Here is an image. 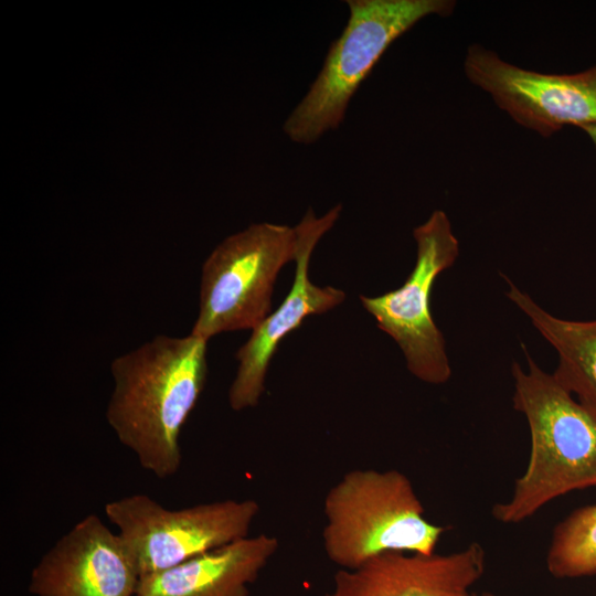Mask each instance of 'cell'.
I'll use <instances>...</instances> for the list:
<instances>
[{"label":"cell","instance_id":"obj_10","mask_svg":"<svg viewBox=\"0 0 596 596\" xmlns=\"http://www.w3.org/2000/svg\"><path fill=\"white\" fill-rule=\"evenodd\" d=\"M140 575L118 533L96 514L75 523L33 567L35 596H136Z\"/></svg>","mask_w":596,"mask_h":596},{"label":"cell","instance_id":"obj_14","mask_svg":"<svg viewBox=\"0 0 596 596\" xmlns=\"http://www.w3.org/2000/svg\"><path fill=\"white\" fill-rule=\"evenodd\" d=\"M546 567L555 578L596 575V503L573 511L554 528Z\"/></svg>","mask_w":596,"mask_h":596},{"label":"cell","instance_id":"obj_3","mask_svg":"<svg viewBox=\"0 0 596 596\" xmlns=\"http://www.w3.org/2000/svg\"><path fill=\"white\" fill-rule=\"evenodd\" d=\"M323 513L324 552L343 570L386 552L435 553L446 531L427 520L413 483L395 469L344 473L327 492Z\"/></svg>","mask_w":596,"mask_h":596},{"label":"cell","instance_id":"obj_9","mask_svg":"<svg viewBox=\"0 0 596 596\" xmlns=\"http://www.w3.org/2000/svg\"><path fill=\"white\" fill-rule=\"evenodd\" d=\"M342 205L331 207L317 216L309 207L295 226L298 236L296 270L289 294L272 311L237 350V371L228 390V404L233 411L254 407L265 391L269 362L280 341L298 329L312 315L324 313L345 299L343 290L331 286L320 287L309 278L311 254L320 238L334 225Z\"/></svg>","mask_w":596,"mask_h":596},{"label":"cell","instance_id":"obj_12","mask_svg":"<svg viewBox=\"0 0 596 596\" xmlns=\"http://www.w3.org/2000/svg\"><path fill=\"white\" fill-rule=\"evenodd\" d=\"M278 547L275 536L248 535L140 577L136 596H249L248 586Z\"/></svg>","mask_w":596,"mask_h":596},{"label":"cell","instance_id":"obj_5","mask_svg":"<svg viewBox=\"0 0 596 596\" xmlns=\"http://www.w3.org/2000/svg\"><path fill=\"white\" fill-rule=\"evenodd\" d=\"M297 245L295 226L267 222L222 241L202 266L191 334L209 341L222 332L254 330L272 312L276 278L296 259Z\"/></svg>","mask_w":596,"mask_h":596},{"label":"cell","instance_id":"obj_13","mask_svg":"<svg viewBox=\"0 0 596 596\" xmlns=\"http://www.w3.org/2000/svg\"><path fill=\"white\" fill-rule=\"evenodd\" d=\"M505 281L508 299L556 351V380L577 400L596 407V319L556 317L509 278Z\"/></svg>","mask_w":596,"mask_h":596},{"label":"cell","instance_id":"obj_16","mask_svg":"<svg viewBox=\"0 0 596 596\" xmlns=\"http://www.w3.org/2000/svg\"><path fill=\"white\" fill-rule=\"evenodd\" d=\"M472 596H496V595H493L492 593H489V592H485V593H481V594L473 593Z\"/></svg>","mask_w":596,"mask_h":596},{"label":"cell","instance_id":"obj_7","mask_svg":"<svg viewBox=\"0 0 596 596\" xmlns=\"http://www.w3.org/2000/svg\"><path fill=\"white\" fill-rule=\"evenodd\" d=\"M416 262L404 284L380 296H360L376 326L400 347L408 371L434 385L451 376L449 358L440 329L432 313V291L437 277L459 256V242L447 214L435 210L413 230Z\"/></svg>","mask_w":596,"mask_h":596},{"label":"cell","instance_id":"obj_4","mask_svg":"<svg viewBox=\"0 0 596 596\" xmlns=\"http://www.w3.org/2000/svg\"><path fill=\"white\" fill-rule=\"evenodd\" d=\"M349 20L331 43L307 94L284 123L294 142L310 145L343 123L348 105L387 47L428 15L447 17L451 0H347Z\"/></svg>","mask_w":596,"mask_h":596},{"label":"cell","instance_id":"obj_8","mask_svg":"<svg viewBox=\"0 0 596 596\" xmlns=\"http://www.w3.org/2000/svg\"><path fill=\"white\" fill-rule=\"evenodd\" d=\"M467 78L519 125L551 137L564 126L596 125V64L573 74L525 70L480 44L467 49Z\"/></svg>","mask_w":596,"mask_h":596},{"label":"cell","instance_id":"obj_15","mask_svg":"<svg viewBox=\"0 0 596 596\" xmlns=\"http://www.w3.org/2000/svg\"><path fill=\"white\" fill-rule=\"evenodd\" d=\"M581 129L588 136L596 148V125L583 126Z\"/></svg>","mask_w":596,"mask_h":596},{"label":"cell","instance_id":"obj_1","mask_svg":"<svg viewBox=\"0 0 596 596\" xmlns=\"http://www.w3.org/2000/svg\"><path fill=\"white\" fill-rule=\"evenodd\" d=\"M207 341L158 334L113 360L106 419L140 466L159 479L181 467L180 434L207 379Z\"/></svg>","mask_w":596,"mask_h":596},{"label":"cell","instance_id":"obj_6","mask_svg":"<svg viewBox=\"0 0 596 596\" xmlns=\"http://www.w3.org/2000/svg\"><path fill=\"white\" fill-rule=\"evenodd\" d=\"M104 512L142 577L248 536L259 505L253 499H225L168 509L134 493L107 502Z\"/></svg>","mask_w":596,"mask_h":596},{"label":"cell","instance_id":"obj_2","mask_svg":"<svg viewBox=\"0 0 596 596\" xmlns=\"http://www.w3.org/2000/svg\"><path fill=\"white\" fill-rule=\"evenodd\" d=\"M522 348L526 369L512 364V402L528 423L531 447L511 497L492 508L503 524L523 522L561 496L596 487V407L577 400Z\"/></svg>","mask_w":596,"mask_h":596},{"label":"cell","instance_id":"obj_11","mask_svg":"<svg viewBox=\"0 0 596 596\" xmlns=\"http://www.w3.org/2000/svg\"><path fill=\"white\" fill-rule=\"evenodd\" d=\"M485 567L478 542L445 554L386 552L358 568H340L326 596H472Z\"/></svg>","mask_w":596,"mask_h":596}]
</instances>
